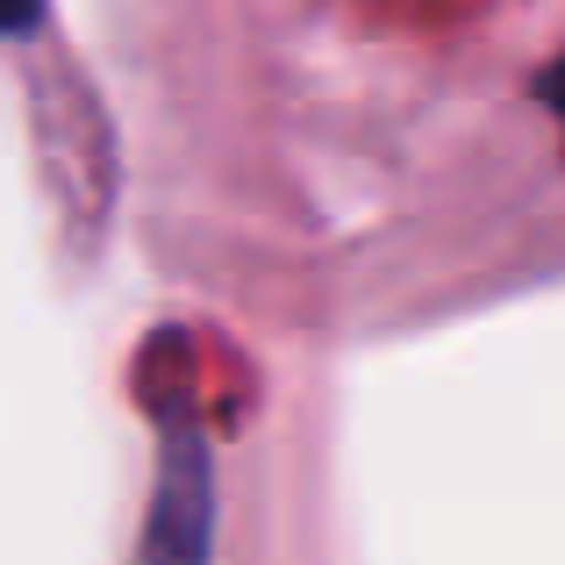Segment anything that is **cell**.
Returning <instances> with one entry per match:
<instances>
[{
	"label": "cell",
	"mask_w": 565,
	"mask_h": 565,
	"mask_svg": "<svg viewBox=\"0 0 565 565\" xmlns=\"http://www.w3.org/2000/svg\"><path fill=\"white\" fill-rule=\"evenodd\" d=\"M137 565H215V466L193 423H172L166 451H158Z\"/></svg>",
	"instance_id": "6da1fadb"
},
{
	"label": "cell",
	"mask_w": 565,
	"mask_h": 565,
	"mask_svg": "<svg viewBox=\"0 0 565 565\" xmlns=\"http://www.w3.org/2000/svg\"><path fill=\"white\" fill-rule=\"evenodd\" d=\"M537 94H544V108L558 115V129H565V51L544 65V79H537Z\"/></svg>",
	"instance_id": "7a4b0ae2"
}]
</instances>
